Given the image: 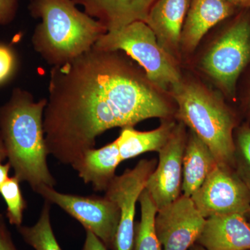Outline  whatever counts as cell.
Returning <instances> with one entry per match:
<instances>
[{"label": "cell", "mask_w": 250, "mask_h": 250, "mask_svg": "<svg viewBox=\"0 0 250 250\" xmlns=\"http://www.w3.org/2000/svg\"><path fill=\"white\" fill-rule=\"evenodd\" d=\"M122 161L116 141L99 149H89L72 167L85 184H91L95 191H106L116 177Z\"/></svg>", "instance_id": "16"}, {"label": "cell", "mask_w": 250, "mask_h": 250, "mask_svg": "<svg viewBox=\"0 0 250 250\" xmlns=\"http://www.w3.org/2000/svg\"><path fill=\"white\" fill-rule=\"evenodd\" d=\"M50 208V202L45 200L35 225L17 228L24 241L35 250H62L52 229Z\"/></svg>", "instance_id": "20"}, {"label": "cell", "mask_w": 250, "mask_h": 250, "mask_svg": "<svg viewBox=\"0 0 250 250\" xmlns=\"http://www.w3.org/2000/svg\"><path fill=\"white\" fill-rule=\"evenodd\" d=\"M205 219L238 213L249 216L250 190L232 167L217 165L190 197Z\"/></svg>", "instance_id": "8"}, {"label": "cell", "mask_w": 250, "mask_h": 250, "mask_svg": "<svg viewBox=\"0 0 250 250\" xmlns=\"http://www.w3.org/2000/svg\"><path fill=\"white\" fill-rule=\"evenodd\" d=\"M11 168V166L9 163L3 164L2 161H0V188L5 182L9 179V171Z\"/></svg>", "instance_id": "27"}, {"label": "cell", "mask_w": 250, "mask_h": 250, "mask_svg": "<svg viewBox=\"0 0 250 250\" xmlns=\"http://www.w3.org/2000/svg\"><path fill=\"white\" fill-rule=\"evenodd\" d=\"M236 9H250V0H227Z\"/></svg>", "instance_id": "28"}, {"label": "cell", "mask_w": 250, "mask_h": 250, "mask_svg": "<svg viewBox=\"0 0 250 250\" xmlns=\"http://www.w3.org/2000/svg\"><path fill=\"white\" fill-rule=\"evenodd\" d=\"M217 165L209 147L190 130L183 158L182 195L191 197Z\"/></svg>", "instance_id": "17"}, {"label": "cell", "mask_w": 250, "mask_h": 250, "mask_svg": "<svg viewBox=\"0 0 250 250\" xmlns=\"http://www.w3.org/2000/svg\"><path fill=\"white\" fill-rule=\"evenodd\" d=\"M249 216L250 217V213Z\"/></svg>", "instance_id": "31"}, {"label": "cell", "mask_w": 250, "mask_h": 250, "mask_svg": "<svg viewBox=\"0 0 250 250\" xmlns=\"http://www.w3.org/2000/svg\"><path fill=\"white\" fill-rule=\"evenodd\" d=\"M192 0H156L148 14L146 24L158 42L169 55L177 56L182 29Z\"/></svg>", "instance_id": "13"}, {"label": "cell", "mask_w": 250, "mask_h": 250, "mask_svg": "<svg viewBox=\"0 0 250 250\" xmlns=\"http://www.w3.org/2000/svg\"><path fill=\"white\" fill-rule=\"evenodd\" d=\"M170 92L178 106L179 121L209 147L218 165L233 168L236 121L233 113L221 100L196 83L182 81Z\"/></svg>", "instance_id": "4"}, {"label": "cell", "mask_w": 250, "mask_h": 250, "mask_svg": "<svg viewBox=\"0 0 250 250\" xmlns=\"http://www.w3.org/2000/svg\"><path fill=\"white\" fill-rule=\"evenodd\" d=\"M156 165L155 159H142L134 168L116 175L105 191V197L116 204L121 213L112 250H134L136 203Z\"/></svg>", "instance_id": "9"}, {"label": "cell", "mask_w": 250, "mask_h": 250, "mask_svg": "<svg viewBox=\"0 0 250 250\" xmlns=\"http://www.w3.org/2000/svg\"><path fill=\"white\" fill-rule=\"evenodd\" d=\"M0 250H19L15 245L4 215L0 213Z\"/></svg>", "instance_id": "24"}, {"label": "cell", "mask_w": 250, "mask_h": 250, "mask_svg": "<svg viewBox=\"0 0 250 250\" xmlns=\"http://www.w3.org/2000/svg\"><path fill=\"white\" fill-rule=\"evenodd\" d=\"M233 168L250 190V126L243 125L234 141Z\"/></svg>", "instance_id": "22"}, {"label": "cell", "mask_w": 250, "mask_h": 250, "mask_svg": "<svg viewBox=\"0 0 250 250\" xmlns=\"http://www.w3.org/2000/svg\"><path fill=\"white\" fill-rule=\"evenodd\" d=\"M17 0H0V24L11 22L16 14Z\"/></svg>", "instance_id": "25"}, {"label": "cell", "mask_w": 250, "mask_h": 250, "mask_svg": "<svg viewBox=\"0 0 250 250\" xmlns=\"http://www.w3.org/2000/svg\"><path fill=\"white\" fill-rule=\"evenodd\" d=\"M250 62V18L242 14L207 52L202 67L225 91L233 95L237 80Z\"/></svg>", "instance_id": "6"}, {"label": "cell", "mask_w": 250, "mask_h": 250, "mask_svg": "<svg viewBox=\"0 0 250 250\" xmlns=\"http://www.w3.org/2000/svg\"><path fill=\"white\" fill-rule=\"evenodd\" d=\"M187 137L185 125L180 122L159 151V161L146 188L158 210L182 195V166Z\"/></svg>", "instance_id": "10"}, {"label": "cell", "mask_w": 250, "mask_h": 250, "mask_svg": "<svg viewBox=\"0 0 250 250\" xmlns=\"http://www.w3.org/2000/svg\"><path fill=\"white\" fill-rule=\"evenodd\" d=\"M20 183L21 181L14 175L9 177L0 188V195L6 205V218L11 225L17 228L22 225L23 213L27 207Z\"/></svg>", "instance_id": "21"}, {"label": "cell", "mask_w": 250, "mask_h": 250, "mask_svg": "<svg viewBox=\"0 0 250 250\" xmlns=\"http://www.w3.org/2000/svg\"><path fill=\"white\" fill-rule=\"evenodd\" d=\"M15 67L12 51L6 46L0 45V83L11 76Z\"/></svg>", "instance_id": "23"}, {"label": "cell", "mask_w": 250, "mask_h": 250, "mask_svg": "<svg viewBox=\"0 0 250 250\" xmlns=\"http://www.w3.org/2000/svg\"></svg>", "instance_id": "32"}, {"label": "cell", "mask_w": 250, "mask_h": 250, "mask_svg": "<svg viewBox=\"0 0 250 250\" xmlns=\"http://www.w3.org/2000/svg\"><path fill=\"white\" fill-rule=\"evenodd\" d=\"M188 250H207L204 248L203 246H202L201 245L199 244V243H195V244L192 245L191 247H190V249Z\"/></svg>", "instance_id": "30"}, {"label": "cell", "mask_w": 250, "mask_h": 250, "mask_svg": "<svg viewBox=\"0 0 250 250\" xmlns=\"http://www.w3.org/2000/svg\"><path fill=\"white\" fill-rule=\"evenodd\" d=\"M94 47L105 51H123L146 72L149 82L161 89L171 90L182 82L172 57L158 42L146 22H134L103 34Z\"/></svg>", "instance_id": "5"}, {"label": "cell", "mask_w": 250, "mask_h": 250, "mask_svg": "<svg viewBox=\"0 0 250 250\" xmlns=\"http://www.w3.org/2000/svg\"><path fill=\"white\" fill-rule=\"evenodd\" d=\"M235 10L227 0H192L182 29L181 44L186 50H193L209 29L232 16Z\"/></svg>", "instance_id": "15"}, {"label": "cell", "mask_w": 250, "mask_h": 250, "mask_svg": "<svg viewBox=\"0 0 250 250\" xmlns=\"http://www.w3.org/2000/svg\"><path fill=\"white\" fill-rule=\"evenodd\" d=\"M36 192L51 204H55L91 231L111 249L119 225V208L106 197L80 196L57 191L42 186Z\"/></svg>", "instance_id": "7"}, {"label": "cell", "mask_w": 250, "mask_h": 250, "mask_svg": "<svg viewBox=\"0 0 250 250\" xmlns=\"http://www.w3.org/2000/svg\"><path fill=\"white\" fill-rule=\"evenodd\" d=\"M157 129L141 131L134 126L122 128L121 134L115 141L117 143L122 161L132 159L148 152H158L170 139L176 123L164 120Z\"/></svg>", "instance_id": "18"}, {"label": "cell", "mask_w": 250, "mask_h": 250, "mask_svg": "<svg viewBox=\"0 0 250 250\" xmlns=\"http://www.w3.org/2000/svg\"><path fill=\"white\" fill-rule=\"evenodd\" d=\"M246 215H214L206 219L196 243L207 250H250V223Z\"/></svg>", "instance_id": "12"}, {"label": "cell", "mask_w": 250, "mask_h": 250, "mask_svg": "<svg viewBox=\"0 0 250 250\" xmlns=\"http://www.w3.org/2000/svg\"><path fill=\"white\" fill-rule=\"evenodd\" d=\"M86 236L82 250H107L103 242L91 231L85 230Z\"/></svg>", "instance_id": "26"}, {"label": "cell", "mask_w": 250, "mask_h": 250, "mask_svg": "<svg viewBox=\"0 0 250 250\" xmlns=\"http://www.w3.org/2000/svg\"><path fill=\"white\" fill-rule=\"evenodd\" d=\"M206 219L190 197L182 195L158 210L154 228L162 250H188L196 243Z\"/></svg>", "instance_id": "11"}, {"label": "cell", "mask_w": 250, "mask_h": 250, "mask_svg": "<svg viewBox=\"0 0 250 250\" xmlns=\"http://www.w3.org/2000/svg\"><path fill=\"white\" fill-rule=\"evenodd\" d=\"M149 82L119 51L94 46L52 67L43 114L48 154L72 166L108 129L168 119L172 108Z\"/></svg>", "instance_id": "1"}, {"label": "cell", "mask_w": 250, "mask_h": 250, "mask_svg": "<svg viewBox=\"0 0 250 250\" xmlns=\"http://www.w3.org/2000/svg\"><path fill=\"white\" fill-rule=\"evenodd\" d=\"M139 201L141 217L139 223L135 225L134 250H162L154 228L157 207L146 189Z\"/></svg>", "instance_id": "19"}, {"label": "cell", "mask_w": 250, "mask_h": 250, "mask_svg": "<svg viewBox=\"0 0 250 250\" xmlns=\"http://www.w3.org/2000/svg\"><path fill=\"white\" fill-rule=\"evenodd\" d=\"M31 1V15L41 20L33 34V46L53 67L88 52L107 32L101 22L80 11L71 0Z\"/></svg>", "instance_id": "3"}, {"label": "cell", "mask_w": 250, "mask_h": 250, "mask_svg": "<svg viewBox=\"0 0 250 250\" xmlns=\"http://www.w3.org/2000/svg\"><path fill=\"white\" fill-rule=\"evenodd\" d=\"M84 12L101 22L107 31L117 30L134 22H146L156 0H71Z\"/></svg>", "instance_id": "14"}, {"label": "cell", "mask_w": 250, "mask_h": 250, "mask_svg": "<svg viewBox=\"0 0 250 250\" xmlns=\"http://www.w3.org/2000/svg\"><path fill=\"white\" fill-rule=\"evenodd\" d=\"M6 159H7V152H6V148L4 147L1 131H0V161L3 162Z\"/></svg>", "instance_id": "29"}, {"label": "cell", "mask_w": 250, "mask_h": 250, "mask_svg": "<svg viewBox=\"0 0 250 250\" xmlns=\"http://www.w3.org/2000/svg\"><path fill=\"white\" fill-rule=\"evenodd\" d=\"M47 98L36 102L25 90L16 89L0 108V131L14 176L36 191L57 182L49 170L43 129Z\"/></svg>", "instance_id": "2"}]
</instances>
